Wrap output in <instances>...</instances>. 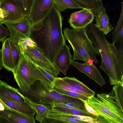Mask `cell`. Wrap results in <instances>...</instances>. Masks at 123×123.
<instances>
[{
	"label": "cell",
	"instance_id": "obj_25",
	"mask_svg": "<svg viewBox=\"0 0 123 123\" xmlns=\"http://www.w3.org/2000/svg\"><path fill=\"white\" fill-rule=\"evenodd\" d=\"M111 92L113 94L114 100L123 112V81L115 85Z\"/></svg>",
	"mask_w": 123,
	"mask_h": 123
},
{
	"label": "cell",
	"instance_id": "obj_35",
	"mask_svg": "<svg viewBox=\"0 0 123 123\" xmlns=\"http://www.w3.org/2000/svg\"><path fill=\"white\" fill-rule=\"evenodd\" d=\"M89 11L85 9L74 12L71 14L68 19L70 24L77 22L80 19Z\"/></svg>",
	"mask_w": 123,
	"mask_h": 123
},
{
	"label": "cell",
	"instance_id": "obj_37",
	"mask_svg": "<svg viewBox=\"0 0 123 123\" xmlns=\"http://www.w3.org/2000/svg\"><path fill=\"white\" fill-rule=\"evenodd\" d=\"M84 103V106L86 110L90 114L94 116H99L93 108L87 103L86 100H83L79 98Z\"/></svg>",
	"mask_w": 123,
	"mask_h": 123
},
{
	"label": "cell",
	"instance_id": "obj_5",
	"mask_svg": "<svg viewBox=\"0 0 123 123\" xmlns=\"http://www.w3.org/2000/svg\"><path fill=\"white\" fill-rule=\"evenodd\" d=\"M19 91L31 101L37 104L50 105L52 102L70 103L86 110L84 103L80 99L62 95L53 88L39 80L34 82L28 92Z\"/></svg>",
	"mask_w": 123,
	"mask_h": 123
},
{
	"label": "cell",
	"instance_id": "obj_6",
	"mask_svg": "<svg viewBox=\"0 0 123 123\" xmlns=\"http://www.w3.org/2000/svg\"><path fill=\"white\" fill-rule=\"evenodd\" d=\"M86 100L88 104L109 123H123V112L114 100L111 92L106 94H97Z\"/></svg>",
	"mask_w": 123,
	"mask_h": 123
},
{
	"label": "cell",
	"instance_id": "obj_32",
	"mask_svg": "<svg viewBox=\"0 0 123 123\" xmlns=\"http://www.w3.org/2000/svg\"><path fill=\"white\" fill-rule=\"evenodd\" d=\"M53 88L58 92L64 95L75 98L81 99L86 100L88 98L78 93L62 89L55 87Z\"/></svg>",
	"mask_w": 123,
	"mask_h": 123
},
{
	"label": "cell",
	"instance_id": "obj_15",
	"mask_svg": "<svg viewBox=\"0 0 123 123\" xmlns=\"http://www.w3.org/2000/svg\"><path fill=\"white\" fill-rule=\"evenodd\" d=\"M0 98L6 106L23 114L32 116L36 113L35 110L26 100L21 103L13 101L1 96Z\"/></svg>",
	"mask_w": 123,
	"mask_h": 123
},
{
	"label": "cell",
	"instance_id": "obj_18",
	"mask_svg": "<svg viewBox=\"0 0 123 123\" xmlns=\"http://www.w3.org/2000/svg\"><path fill=\"white\" fill-rule=\"evenodd\" d=\"M10 38H8L2 42L1 49L2 59L3 67L8 71L13 73L14 70L10 45Z\"/></svg>",
	"mask_w": 123,
	"mask_h": 123
},
{
	"label": "cell",
	"instance_id": "obj_33",
	"mask_svg": "<svg viewBox=\"0 0 123 123\" xmlns=\"http://www.w3.org/2000/svg\"><path fill=\"white\" fill-rule=\"evenodd\" d=\"M17 45L21 52H23L27 46H37L36 43L31 38L28 37L22 38L19 41Z\"/></svg>",
	"mask_w": 123,
	"mask_h": 123
},
{
	"label": "cell",
	"instance_id": "obj_45",
	"mask_svg": "<svg viewBox=\"0 0 123 123\" xmlns=\"http://www.w3.org/2000/svg\"><path fill=\"white\" fill-rule=\"evenodd\" d=\"M0 81H1V80H0Z\"/></svg>",
	"mask_w": 123,
	"mask_h": 123
},
{
	"label": "cell",
	"instance_id": "obj_4",
	"mask_svg": "<svg viewBox=\"0 0 123 123\" xmlns=\"http://www.w3.org/2000/svg\"><path fill=\"white\" fill-rule=\"evenodd\" d=\"M64 36L72 48L73 60H80L85 63L91 60L96 63L98 61L97 54L99 55L86 34L85 28L71 29L66 28L63 30Z\"/></svg>",
	"mask_w": 123,
	"mask_h": 123
},
{
	"label": "cell",
	"instance_id": "obj_28",
	"mask_svg": "<svg viewBox=\"0 0 123 123\" xmlns=\"http://www.w3.org/2000/svg\"><path fill=\"white\" fill-rule=\"evenodd\" d=\"M10 45L14 70L18 65L22 53L18 45L11 39Z\"/></svg>",
	"mask_w": 123,
	"mask_h": 123
},
{
	"label": "cell",
	"instance_id": "obj_3",
	"mask_svg": "<svg viewBox=\"0 0 123 123\" xmlns=\"http://www.w3.org/2000/svg\"><path fill=\"white\" fill-rule=\"evenodd\" d=\"M21 53L18 65L13 73L20 91L28 92L37 80L53 88V85L43 73L41 68L33 62L25 53Z\"/></svg>",
	"mask_w": 123,
	"mask_h": 123
},
{
	"label": "cell",
	"instance_id": "obj_21",
	"mask_svg": "<svg viewBox=\"0 0 123 123\" xmlns=\"http://www.w3.org/2000/svg\"><path fill=\"white\" fill-rule=\"evenodd\" d=\"M62 78L68 84L77 90L91 96L95 95L94 92L74 77H65Z\"/></svg>",
	"mask_w": 123,
	"mask_h": 123
},
{
	"label": "cell",
	"instance_id": "obj_40",
	"mask_svg": "<svg viewBox=\"0 0 123 123\" xmlns=\"http://www.w3.org/2000/svg\"><path fill=\"white\" fill-rule=\"evenodd\" d=\"M3 67L2 59V53L1 49L0 50V70Z\"/></svg>",
	"mask_w": 123,
	"mask_h": 123
},
{
	"label": "cell",
	"instance_id": "obj_36",
	"mask_svg": "<svg viewBox=\"0 0 123 123\" xmlns=\"http://www.w3.org/2000/svg\"><path fill=\"white\" fill-rule=\"evenodd\" d=\"M10 34V31L8 28L4 27L2 25L0 24V41L2 43Z\"/></svg>",
	"mask_w": 123,
	"mask_h": 123
},
{
	"label": "cell",
	"instance_id": "obj_42",
	"mask_svg": "<svg viewBox=\"0 0 123 123\" xmlns=\"http://www.w3.org/2000/svg\"><path fill=\"white\" fill-rule=\"evenodd\" d=\"M4 108V106L0 102V111L2 110Z\"/></svg>",
	"mask_w": 123,
	"mask_h": 123
},
{
	"label": "cell",
	"instance_id": "obj_16",
	"mask_svg": "<svg viewBox=\"0 0 123 123\" xmlns=\"http://www.w3.org/2000/svg\"><path fill=\"white\" fill-rule=\"evenodd\" d=\"M112 43L118 49L123 50V3L119 18L114 30L112 31Z\"/></svg>",
	"mask_w": 123,
	"mask_h": 123
},
{
	"label": "cell",
	"instance_id": "obj_29",
	"mask_svg": "<svg viewBox=\"0 0 123 123\" xmlns=\"http://www.w3.org/2000/svg\"><path fill=\"white\" fill-rule=\"evenodd\" d=\"M75 118L89 123H108L106 120L100 116H87L72 115Z\"/></svg>",
	"mask_w": 123,
	"mask_h": 123
},
{
	"label": "cell",
	"instance_id": "obj_13",
	"mask_svg": "<svg viewBox=\"0 0 123 123\" xmlns=\"http://www.w3.org/2000/svg\"><path fill=\"white\" fill-rule=\"evenodd\" d=\"M93 14L95 18L96 27L105 35L113 30L114 27L109 22V18L104 7L97 11Z\"/></svg>",
	"mask_w": 123,
	"mask_h": 123
},
{
	"label": "cell",
	"instance_id": "obj_31",
	"mask_svg": "<svg viewBox=\"0 0 123 123\" xmlns=\"http://www.w3.org/2000/svg\"><path fill=\"white\" fill-rule=\"evenodd\" d=\"M51 108L57 111L73 115L87 116H93L88 112L82 111L74 109L59 107H53Z\"/></svg>",
	"mask_w": 123,
	"mask_h": 123
},
{
	"label": "cell",
	"instance_id": "obj_30",
	"mask_svg": "<svg viewBox=\"0 0 123 123\" xmlns=\"http://www.w3.org/2000/svg\"><path fill=\"white\" fill-rule=\"evenodd\" d=\"M20 9L24 16H29L33 0H15Z\"/></svg>",
	"mask_w": 123,
	"mask_h": 123
},
{
	"label": "cell",
	"instance_id": "obj_39",
	"mask_svg": "<svg viewBox=\"0 0 123 123\" xmlns=\"http://www.w3.org/2000/svg\"><path fill=\"white\" fill-rule=\"evenodd\" d=\"M43 123H61L50 119L46 118L44 120Z\"/></svg>",
	"mask_w": 123,
	"mask_h": 123
},
{
	"label": "cell",
	"instance_id": "obj_23",
	"mask_svg": "<svg viewBox=\"0 0 123 123\" xmlns=\"http://www.w3.org/2000/svg\"><path fill=\"white\" fill-rule=\"evenodd\" d=\"M53 6L60 12L68 9H82L74 0H54Z\"/></svg>",
	"mask_w": 123,
	"mask_h": 123
},
{
	"label": "cell",
	"instance_id": "obj_10",
	"mask_svg": "<svg viewBox=\"0 0 123 123\" xmlns=\"http://www.w3.org/2000/svg\"><path fill=\"white\" fill-rule=\"evenodd\" d=\"M71 64L95 81L101 87L106 84L105 80L102 76L100 71L94 64L90 65L86 63H80L72 60Z\"/></svg>",
	"mask_w": 123,
	"mask_h": 123
},
{
	"label": "cell",
	"instance_id": "obj_43",
	"mask_svg": "<svg viewBox=\"0 0 123 123\" xmlns=\"http://www.w3.org/2000/svg\"><path fill=\"white\" fill-rule=\"evenodd\" d=\"M87 63L90 65H92L93 64V61L91 60H89L87 61Z\"/></svg>",
	"mask_w": 123,
	"mask_h": 123
},
{
	"label": "cell",
	"instance_id": "obj_38",
	"mask_svg": "<svg viewBox=\"0 0 123 123\" xmlns=\"http://www.w3.org/2000/svg\"><path fill=\"white\" fill-rule=\"evenodd\" d=\"M8 12L0 7V24H3L4 19L7 16Z\"/></svg>",
	"mask_w": 123,
	"mask_h": 123
},
{
	"label": "cell",
	"instance_id": "obj_26",
	"mask_svg": "<svg viewBox=\"0 0 123 123\" xmlns=\"http://www.w3.org/2000/svg\"><path fill=\"white\" fill-rule=\"evenodd\" d=\"M54 87L78 93L84 95L88 98L92 96L77 90L74 87L68 84L64 81L62 78L60 77H55L53 83Z\"/></svg>",
	"mask_w": 123,
	"mask_h": 123
},
{
	"label": "cell",
	"instance_id": "obj_41",
	"mask_svg": "<svg viewBox=\"0 0 123 123\" xmlns=\"http://www.w3.org/2000/svg\"><path fill=\"white\" fill-rule=\"evenodd\" d=\"M0 123H8L6 121L0 117Z\"/></svg>",
	"mask_w": 123,
	"mask_h": 123
},
{
	"label": "cell",
	"instance_id": "obj_14",
	"mask_svg": "<svg viewBox=\"0 0 123 123\" xmlns=\"http://www.w3.org/2000/svg\"><path fill=\"white\" fill-rule=\"evenodd\" d=\"M0 96L16 102L23 103L26 101L24 96L19 90L1 80L0 81Z\"/></svg>",
	"mask_w": 123,
	"mask_h": 123
},
{
	"label": "cell",
	"instance_id": "obj_22",
	"mask_svg": "<svg viewBox=\"0 0 123 123\" xmlns=\"http://www.w3.org/2000/svg\"><path fill=\"white\" fill-rule=\"evenodd\" d=\"M83 9L87 10L93 14L103 7L101 0H74Z\"/></svg>",
	"mask_w": 123,
	"mask_h": 123
},
{
	"label": "cell",
	"instance_id": "obj_17",
	"mask_svg": "<svg viewBox=\"0 0 123 123\" xmlns=\"http://www.w3.org/2000/svg\"><path fill=\"white\" fill-rule=\"evenodd\" d=\"M46 118L61 123H89L78 120L71 114L52 109L47 114Z\"/></svg>",
	"mask_w": 123,
	"mask_h": 123
},
{
	"label": "cell",
	"instance_id": "obj_1",
	"mask_svg": "<svg viewBox=\"0 0 123 123\" xmlns=\"http://www.w3.org/2000/svg\"><path fill=\"white\" fill-rule=\"evenodd\" d=\"M63 17L53 6L41 26L33 30L31 38L44 55L54 64L57 54L66 44L62 31Z\"/></svg>",
	"mask_w": 123,
	"mask_h": 123
},
{
	"label": "cell",
	"instance_id": "obj_44",
	"mask_svg": "<svg viewBox=\"0 0 123 123\" xmlns=\"http://www.w3.org/2000/svg\"><path fill=\"white\" fill-rule=\"evenodd\" d=\"M0 102L2 103L4 105L5 107H6L7 106H6L4 103L1 100L0 98Z\"/></svg>",
	"mask_w": 123,
	"mask_h": 123
},
{
	"label": "cell",
	"instance_id": "obj_9",
	"mask_svg": "<svg viewBox=\"0 0 123 123\" xmlns=\"http://www.w3.org/2000/svg\"><path fill=\"white\" fill-rule=\"evenodd\" d=\"M34 116H27L8 106L0 111V117L8 123H36Z\"/></svg>",
	"mask_w": 123,
	"mask_h": 123
},
{
	"label": "cell",
	"instance_id": "obj_2",
	"mask_svg": "<svg viewBox=\"0 0 123 123\" xmlns=\"http://www.w3.org/2000/svg\"><path fill=\"white\" fill-rule=\"evenodd\" d=\"M95 47L101 56L100 68L108 76L110 85L123 81V50L106 39L99 42Z\"/></svg>",
	"mask_w": 123,
	"mask_h": 123
},
{
	"label": "cell",
	"instance_id": "obj_34",
	"mask_svg": "<svg viewBox=\"0 0 123 123\" xmlns=\"http://www.w3.org/2000/svg\"><path fill=\"white\" fill-rule=\"evenodd\" d=\"M50 105L51 107H64L76 109L83 111L88 112L86 109L73 104L70 103L52 102L50 103Z\"/></svg>",
	"mask_w": 123,
	"mask_h": 123
},
{
	"label": "cell",
	"instance_id": "obj_7",
	"mask_svg": "<svg viewBox=\"0 0 123 123\" xmlns=\"http://www.w3.org/2000/svg\"><path fill=\"white\" fill-rule=\"evenodd\" d=\"M54 0H33L29 16L33 26L37 30L41 25L44 19L51 12Z\"/></svg>",
	"mask_w": 123,
	"mask_h": 123
},
{
	"label": "cell",
	"instance_id": "obj_24",
	"mask_svg": "<svg viewBox=\"0 0 123 123\" xmlns=\"http://www.w3.org/2000/svg\"><path fill=\"white\" fill-rule=\"evenodd\" d=\"M94 14L88 11L78 21L70 24V26L74 29L85 28L92 23L94 18Z\"/></svg>",
	"mask_w": 123,
	"mask_h": 123
},
{
	"label": "cell",
	"instance_id": "obj_19",
	"mask_svg": "<svg viewBox=\"0 0 123 123\" xmlns=\"http://www.w3.org/2000/svg\"><path fill=\"white\" fill-rule=\"evenodd\" d=\"M10 23L26 37L31 38L33 26L29 16L24 17L19 19Z\"/></svg>",
	"mask_w": 123,
	"mask_h": 123
},
{
	"label": "cell",
	"instance_id": "obj_20",
	"mask_svg": "<svg viewBox=\"0 0 123 123\" xmlns=\"http://www.w3.org/2000/svg\"><path fill=\"white\" fill-rule=\"evenodd\" d=\"M24 96L26 100L36 111V120L40 123H43L47 114L52 109L50 105H44L32 102L27 98Z\"/></svg>",
	"mask_w": 123,
	"mask_h": 123
},
{
	"label": "cell",
	"instance_id": "obj_11",
	"mask_svg": "<svg viewBox=\"0 0 123 123\" xmlns=\"http://www.w3.org/2000/svg\"><path fill=\"white\" fill-rule=\"evenodd\" d=\"M0 7L8 13L7 16L4 19L3 24L11 23L24 17L15 0H0Z\"/></svg>",
	"mask_w": 123,
	"mask_h": 123
},
{
	"label": "cell",
	"instance_id": "obj_12",
	"mask_svg": "<svg viewBox=\"0 0 123 123\" xmlns=\"http://www.w3.org/2000/svg\"><path fill=\"white\" fill-rule=\"evenodd\" d=\"M70 49V47L65 44L57 54L53 64L56 69L65 76L67 71L71 67L72 60Z\"/></svg>",
	"mask_w": 123,
	"mask_h": 123
},
{
	"label": "cell",
	"instance_id": "obj_8",
	"mask_svg": "<svg viewBox=\"0 0 123 123\" xmlns=\"http://www.w3.org/2000/svg\"><path fill=\"white\" fill-rule=\"evenodd\" d=\"M22 53H25L33 62L54 77H57L59 74V72L37 46H27Z\"/></svg>",
	"mask_w": 123,
	"mask_h": 123
},
{
	"label": "cell",
	"instance_id": "obj_27",
	"mask_svg": "<svg viewBox=\"0 0 123 123\" xmlns=\"http://www.w3.org/2000/svg\"><path fill=\"white\" fill-rule=\"evenodd\" d=\"M10 31V38L17 45L19 40L21 38L28 37L11 23H6Z\"/></svg>",
	"mask_w": 123,
	"mask_h": 123
}]
</instances>
